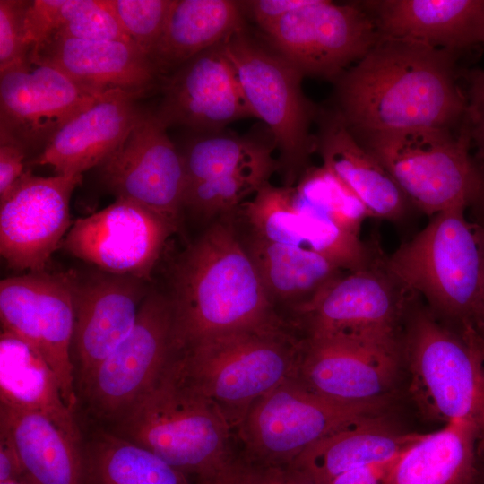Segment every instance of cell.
I'll return each mask as SVG.
<instances>
[{
    "label": "cell",
    "mask_w": 484,
    "mask_h": 484,
    "mask_svg": "<svg viewBox=\"0 0 484 484\" xmlns=\"http://www.w3.org/2000/svg\"><path fill=\"white\" fill-rule=\"evenodd\" d=\"M456 59L445 50L379 38L333 82V109L351 132L456 130L466 110Z\"/></svg>",
    "instance_id": "cell-1"
},
{
    "label": "cell",
    "mask_w": 484,
    "mask_h": 484,
    "mask_svg": "<svg viewBox=\"0 0 484 484\" xmlns=\"http://www.w3.org/2000/svg\"><path fill=\"white\" fill-rule=\"evenodd\" d=\"M235 213L213 220L174 264L168 295L178 352L220 333L284 321L241 241Z\"/></svg>",
    "instance_id": "cell-2"
},
{
    "label": "cell",
    "mask_w": 484,
    "mask_h": 484,
    "mask_svg": "<svg viewBox=\"0 0 484 484\" xmlns=\"http://www.w3.org/2000/svg\"><path fill=\"white\" fill-rule=\"evenodd\" d=\"M467 209L430 217L412 238L385 257L389 270L443 324L478 332L484 300V234Z\"/></svg>",
    "instance_id": "cell-3"
},
{
    "label": "cell",
    "mask_w": 484,
    "mask_h": 484,
    "mask_svg": "<svg viewBox=\"0 0 484 484\" xmlns=\"http://www.w3.org/2000/svg\"><path fill=\"white\" fill-rule=\"evenodd\" d=\"M177 356L107 428L186 475L200 478L234 461L229 449L232 427L216 403L183 378Z\"/></svg>",
    "instance_id": "cell-4"
},
{
    "label": "cell",
    "mask_w": 484,
    "mask_h": 484,
    "mask_svg": "<svg viewBox=\"0 0 484 484\" xmlns=\"http://www.w3.org/2000/svg\"><path fill=\"white\" fill-rule=\"evenodd\" d=\"M303 344L284 320L212 335L179 352L177 363L233 428L255 401L297 376Z\"/></svg>",
    "instance_id": "cell-5"
},
{
    "label": "cell",
    "mask_w": 484,
    "mask_h": 484,
    "mask_svg": "<svg viewBox=\"0 0 484 484\" xmlns=\"http://www.w3.org/2000/svg\"><path fill=\"white\" fill-rule=\"evenodd\" d=\"M410 393L421 413L471 425L484 456V339L440 322L419 297L402 331Z\"/></svg>",
    "instance_id": "cell-6"
},
{
    "label": "cell",
    "mask_w": 484,
    "mask_h": 484,
    "mask_svg": "<svg viewBox=\"0 0 484 484\" xmlns=\"http://www.w3.org/2000/svg\"><path fill=\"white\" fill-rule=\"evenodd\" d=\"M351 132V131H350ZM428 217L455 207L484 216V164L471 154L463 120L456 130L351 132Z\"/></svg>",
    "instance_id": "cell-7"
},
{
    "label": "cell",
    "mask_w": 484,
    "mask_h": 484,
    "mask_svg": "<svg viewBox=\"0 0 484 484\" xmlns=\"http://www.w3.org/2000/svg\"><path fill=\"white\" fill-rule=\"evenodd\" d=\"M220 46L253 117L271 130L284 186H293L309 168V156L315 151L310 126L320 110L303 93L304 76L275 50L248 37L244 28Z\"/></svg>",
    "instance_id": "cell-8"
},
{
    "label": "cell",
    "mask_w": 484,
    "mask_h": 484,
    "mask_svg": "<svg viewBox=\"0 0 484 484\" xmlns=\"http://www.w3.org/2000/svg\"><path fill=\"white\" fill-rule=\"evenodd\" d=\"M393 400L346 403L291 377L255 401L238 425L247 462L290 465L311 445L353 422L387 414Z\"/></svg>",
    "instance_id": "cell-9"
},
{
    "label": "cell",
    "mask_w": 484,
    "mask_h": 484,
    "mask_svg": "<svg viewBox=\"0 0 484 484\" xmlns=\"http://www.w3.org/2000/svg\"><path fill=\"white\" fill-rule=\"evenodd\" d=\"M379 246L366 266L344 272L291 312L305 336H400L419 298L387 267Z\"/></svg>",
    "instance_id": "cell-10"
},
{
    "label": "cell",
    "mask_w": 484,
    "mask_h": 484,
    "mask_svg": "<svg viewBox=\"0 0 484 484\" xmlns=\"http://www.w3.org/2000/svg\"><path fill=\"white\" fill-rule=\"evenodd\" d=\"M174 327L169 295L150 289L130 333L78 393L93 419L111 424L158 380L178 354Z\"/></svg>",
    "instance_id": "cell-11"
},
{
    "label": "cell",
    "mask_w": 484,
    "mask_h": 484,
    "mask_svg": "<svg viewBox=\"0 0 484 484\" xmlns=\"http://www.w3.org/2000/svg\"><path fill=\"white\" fill-rule=\"evenodd\" d=\"M0 318L3 333L26 344L50 367L65 402L74 412L73 271L27 272L1 280Z\"/></svg>",
    "instance_id": "cell-12"
},
{
    "label": "cell",
    "mask_w": 484,
    "mask_h": 484,
    "mask_svg": "<svg viewBox=\"0 0 484 484\" xmlns=\"http://www.w3.org/2000/svg\"><path fill=\"white\" fill-rule=\"evenodd\" d=\"M402 366V334L305 336L297 378L341 402L374 403L393 400Z\"/></svg>",
    "instance_id": "cell-13"
},
{
    "label": "cell",
    "mask_w": 484,
    "mask_h": 484,
    "mask_svg": "<svg viewBox=\"0 0 484 484\" xmlns=\"http://www.w3.org/2000/svg\"><path fill=\"white\" fill-rule=\"evenodd\" d=\"M272 49L304 77L336 81L378 41L359 2L310 0L263 30Z\"/></svg>",
    "instance_id": "cell-14"
},
{
    "label": "cell",
    "mask_w": 484,
    "mask_h": 484,
    "mask_svg": "<svg viewBox=\"0 0 484 484\" xmlns=\"http://www.w3.org/2000/svg\"><path fill=\"white\" fill-rule=\"evenodd\" d=\"M179 229L159 213L125 198L77 219L61 248L99 271L145 281L167 240Z\"/></svg>",
    "instance_id": "cell-15"
},
{
    "label": "cell",
    "mask_w": 484,
    "mask_h": 484,
    "mask_svg": "<svg viewBox=\"0 0 484 484\" xmlns=\"http://www.w3.org/2000/svg\"><path fill=\"white\" fill-rule=\"evenodd\" d=\"M155 111L143 110L120 147L99 168L116 198L137 203L181 228L186 170Z\"/></svg>",
    "instance_id": "cell-16"
},
{
    "label": "cell",
    "mask_w": 484,
    "mask_h": 484,
    "mask_svg": "<svg viewBox=\"0 0 484 484\" xmlns=\"http://www.w3.org/2000/svg\"><path fill=\"white\" fill-rule=\"evenodd\" d=\"M82 175L42 177L27 169L0 200V254L9 267L46 271L69 231L70 200Z\"/></svg>",
    "instance_id": "cell-17"
},
{
    "label": "cell",
    "mask_w": 484,
    "mask_h": 484,
    "mask_svg": "<svg viewBox=\"0 0 484 484\" xmlns=\"http://www.w3.org/2000/svg\"><path fill=\"white\" fill-rule=\"evenodd\" d=\"M99 97L47 65L29 62L0 73V142L39 152L68 120Z\"/></svg>",
    "instance_id": "cell-18"
},
{
    "label": "cell",
    "mask_w": 484,
    "mask_h": 484,
    "mask_svg": "<svg viewBox=\"0 0 484 484\" xmlns=\"http://www.w3.org/2000/svg\"><path fill=\"white\" fill-rule=\"evenodd\" d=\"M147 283L101 271L84 278L73 272L72 360L78 393L134 327L151 289Z\"/></svg>",
    "instance_id": "cell-19"
},
{
    "label": "cell",
    "mask_w": 484,
    "mask_h": 484,
    "mask_svg": "<svg viewBox=\"0 0 484 484\" xmlns=\"http://www.w3.org/2000/svg\"><path fill=\"white\" fill-rule=\"evenodd\" d=\"M220 44L198 54L162 80V98L155 113L167 128L182 125L216 134L229 123L254 117Z\"/></svg>",
    "instance_id": "cell-20"
},
{
    "label": "cell",
    "mask_w": 484,
    "mask_h": 484,
    "mask_svg": "<svg viewBox=\"0 0 484 484\" xmlns=\"http://www.w3.org/2000/svg\"><path fill=\"white\" fill-rule=\"evenodd\" d=\"M29 60L56 68L96 96L119 91L140 98L160 76L151 58L129 41L52 38L34 48Z\"/></svg>",
    "instance_id": "cell-21"
},
{
    "label": "cell",
    "mask_w": 484,
    "mask_h": 484,
    "mask_svg": "<svg viewBox=\"0 0 484 484\" xmlns=\"http://www.w3.org/2000/svg\"><path fill=\"white\" fill-rule=\"evenodd\" d=\"M379 38L420 44L458 56L484 45V0L359 1Z\"/></svg>",
    "instance_id": "cell-22"
},
{
    "label": "cell",
    "mask_w": 484,
    "mask_h": 484,
    "mask_svg": "<svg viewBox=\"0 0 484 484\" xmlns=\"http://www.w3.org/2000/svg\"><path fill=\"white\" fill-rule=\"evenodd\" d=\"M136 96L109 91L68 120L30 164L55 175H82L100 167L120 147L143 112Z\"/></svg>",
    "instance_id": "cell-23"
},
{
    "label": "cell",
    "mask_w": 484,
    "mask_h": 484,
    "mask_svg": "<svg viewBox=\"0 0 484 484\" xmlns=\"http://www.w3.org/2000/svg\"><path fill=\"white\" fill-rule=\"evenodd\" d=\"M315 135L323 166L364 204L370 218L402 224L417 211L383 165L333 110L320 109Z\"/></svg>",
    "instance_id": "cell-24"
},
{
    "label": "cell",
    "mask_w": 484,
    "mask_h": 484,
    "mask_svg": "<svg viewBox=\"0 0 484 484\" xmlns=\"http://www.w3.org/2000/svg\"><path fill=\"white\" fill-rule=\"evenodd\" d=\"M0 436L14 447L35 484H85L79 441L49 416L0 403Z\"/></svg>",
    "instance_id": "cell-25"
},
{
    "label": "cell",
    "mask_w": 484,
    "mask_h": 484,
    "mask_svg": "<svg viewBox=\"0 0 484 484\" xmlns=\"http://www.w3.org/2000/svg\"><path fill=\"white\" fill-rule=\"evenodd\" d=\"M423 434L395 428L387 414L347 425L307 447L291 466L318 484L363 466L389 461L421 438Z\"/></svg>",
    "instance_id": "cell-26"
},
{
    "label": "cell",
    "mask_w": 484,
    "mask_h": 484,
    "mask_svg": "<svg viewBox=\"0 0 484 484\" xmlns=\"http://www.w3.org/2000/svg\"><path fill=\"white\" fill-rule=\"evenodd\" d=\"M480 471L479 441L474 428L453 420L403 451L384 484H475Z\"/></svg>",
    "instance_id": "cell-27"
},
{
    "label": "cell",
    "mask_w": 484,
    "mask_h": 484,
    "mask_svg": "<svg viewBox=\"0 0 484 484\" xmlns=\"http://www.w3.org/2000/svg\"><path fill=\"white\" fill-rule=\"evenodd\" d=\"M240 2L172 0L151 61L161 75L220 45L243 27Z\"/></svg>",
    "instance_id": "cell-28"
},
{
    "label": "cell",
    "mask_w": 484,
    "mask_h": 484,
    "mask_svg": "<svg viewBox=\"0 0 484 484\" xmlns=\"http://www.w3.org/2000/svg\"><path fill=\"white\" fill-rule=\"evenodd\" d=\"M239 235L275 307L282 305L293 310L346 272L308 248Z\"/></svg>",
    "instance_id": "cell-29"
},
{
    "label": "cell",
    "mask_w": 484,
    "mask_h": 484,
    "mask_svg": "<svg viewBox=\"0 0 484 484\" xmlns=\"http://www.w3.org/2000/svg\"><path fill=\"white\" fill-rule=\"evenodd\" d=\"M0 403L40 411L82 441L74 412L65 402L53 371L30 347L3 333Z\"/></svg>",
    "instance_id": "cell-30"
},
{
    "label": "cell",
    "mask_w": 484,
    "mask_h": 484,
    "mask_svg": "<svg viewBox=\"0 0 484 484\" xmlns=\"http://www.w3.org/2000/svg\"><path fill=\"white\" fill-rule=\"evenodd\" d=\"M82 450L85 484H190L162 458L107 428H96Z\"/></svg>",
    "instance_id": "cell-31"
},
{
    "label": "cell",
    "mask_w": 484,
    "mask_h": 484,
    "mask_svg": "<svg viewBox=\"0 0 484 484\" xmlns=\"http://www.w3.org/2000/svg\"><path fill=\"white\" fill-rule=\"evenodd\" d=\"M272 148L253 140L219 134L198 137L182 153L186 186L208 178L236 176L259 185L279 170Z\"/></svg>",
    "instance_id": "cell-32"
},
{
    "label": "cell",
    "mask_w": 484,
    "mask_h": 484,
    "mask_svg": "<svg viewBox=\"0 0 484 484\" xmlns=\"http://www.w3.org/2000/svg\"><path fill=\"white\" fill-rule=\"evenodd\" d=\"M236 217L243 220L249 235L268 242L305 247L293 186L264 184L252 199L239 206Z\"/></svg>",
    "instance_id": "cell-33"
},
{
    "label": "cell",
    "mask_w": 484,
    "mask_h": 484,
    "mask_svg": "<svg viewBox=\"0 0 484 484\" xmlns=\"http://www.w3.org/2000/svg\"><path fill=\"white\" fill-rule=\"evenodd\" d=\"M295 202L329 217L359 235L364 220L370 218L361 201L331 171L309 167L294 186Z\"/></svg>",
    "instance_id": "cell-34"
},
{
    "label": "cell",
    "mask_w": 484,
    "mask_h": 484,
    "mask_svg": "<svg viewBox=\"0 0 484 484\" xmlns=\"http://www.w3.org/2000/svg\"><path fill=\"white\" fill-rule=\"evenodd\" d=\"M263 185L236 176L218 177L186 186L184 211L207 221L235 212Z\"/></svg>",
    "instance_id": "cell-35"
},
{
    "label": "cell",
    "mask_w": 484,
    "mask_h": 484,
    "mask_svg": "<svg viewBox=\"0 0 484 484\" xmlns=\"http://www.w3.org/2000/svg\"><path fill=\"white\" fill-rule=\"evenodd\" d=\"M105 3L129 39L151 58L172 0H105Z\"/></svg>",
    "instance_id": "cell-36"
},
{
    "label": "cell",
    "mask_w": 484,
    "mask_h": 484,
    "mask_svg": "<svg viewBox=\"0 0 484 484\" xmlns=\"http://www.w3.org/2000/svg\"><path fill=\"white\" fill-rule=\"evenodd\" d=\"M52 38L133 42L105 0H84L82 5L50 39Z\"/></svg>",
    "instance_id": "cell-37"
},
{
    "label": "cell",
    "mask_w": 484,
    "mask_h": 484,
    "mask_svg": "<svg viewBox=\"0 0 484 484\" xmlns=\"http://www.w3.org/2000/svg\"><path fill=\"white\" fill-rule=\"evenodd\" d=\"M84 0L28 1L24 13V44L30 53L50 39L82 5Z\"/></svg>",
    "instance_id": "cell-38"
},
{
    "label": "cell",
    "mask_w": 484,
    "mask_h": 484,
    "mask_svg": "<svg viewBox=\"0 0 484 484\" xmlns=\"http://www.w3.org/2000/svg\"><path fill=\"white\" fill-rule=\"evenodd\" d=\"M27 3L0 0V73L30 62L23 26Z\"/></svg>",
    "instance_id": "cell-39"
},
{
    "label": "cell",
    "mask_w": 484,
    "mask_h": 484,
    "mask_svg": "<svg viewBox=\"0 0 484 484\" xmlns=\"http://www.w3.org/2000/svg\"><path fill=\"white\" fill-rule=\"evenodd\" d=\"M466 99L463 122L468 128L475 158L484 164V69L459 71Z\"/></svg>",
    "instance_id": "cell-40"
},
{
    "label": "cell",
    "mask_w": 484,
    "mask_h": 484,
    "mask_svg": "<svg viewBox=\"0 0 484 484\" xmlns=\"http://www.w3.org/2000/svg\"><path fill=\"white\" fill-rule=\"evenodd\" d=\"M246 484H318L291 465L262 466L240 462Z\"/></svg>",
    "instance_id": "cell-41"
},
{
    "label": "cell",
    "mask_w": 484,
    "mask_h": 484,
    "mask_svg": "<svg viewBox=\"0 0 484 484\" xmlns=\"http://www.w3.org/2000/svg\"><path fill=\"white\" fill-rule=\"evenodd\" d=\"M310 0H251L240 2L257 25L264 30L287 14L299 9Z\"/></svg>",
    "instance_id": "cell-42"
},
{
    "label": "cell",
    "mask_w": 484,
    "mask_h": 484,
    "mask_svg": "<svg viewBox=\"0 0 484 484\" xmlns=\"http://www.w3.org/2000/svg\"><path fill=\"white\" fill-rule=\"evenodd\" d=\"M28 151L22 146L0 142V200L3 199L22 177L25 169Z\"/></svg>",
    "instance_id": "cell-43"
},
{
    "label": "cell",
    "mask_w": 484,
    "mask_h": 484,
    "mask_svg": "<svg viewBox=\"0 0 484 484\" xmlns=\"http://www.w3.org/2000/svg\"><path fill=\"white\" fill-rule=\"evenodd\" d=\"M397 457L345 471L335 477L329 484H384Z\"/></svg>",
    "instance_id": "cell-44"
},
{
    "label": "cell",
    "mask_w": 484,
    "mask_h": 484,
    "mask_svg": "<svg viewBox=\"0 0 484 484\" xmlns=\"http://www.w3.org/2000/svg\"><path fill=\"white\" fill-rule=\"evenodd\" d=\"M29 480L13 445L0 436V482Z\"/></svg>",
    "instance_id": "cell-45"
},
{
    "label": "cell",
    "mask_w": 484,
    "mask_h": 484,
    "mask_svg": "<svg viewBox=\"0 0 484 484\" xmlns=\"http://www.w3.org/2000/svg\"><path fill=\"white\" fill-rule=\"evenodd\" d=\"M197 479V484H246L240 462L236 461Z\"/></svg>",
    "instance_id": "cell-46"
},
{
    "label": "cell",
    "mask_w": 484,
    "mask_h": 484,
    "mask_svg": "<svg viewBox=\"0 0 484 484\" xmlns=\"http://www.w3.org/2000/svg\"><path fill=\"white\" fill-rule=\"evenodd\" d=\"M475 484H484V457L480 458V471Z\"/></svg>",
    "instance_id": "cell-47"
},
{
    "label": "cell",
    "mask_w": 484,
    "mask_h": 484,
    "mask_svg": "<svg viewBox=\"0 0 484 484\" xmlns=\"http://www.w3.org/2000/svg\"><path fill=\"white\" fill-rule=\"evenodd\" d=\"M480 223H481L483 234H484V218L480 220ZM479 331H480V335L484 339V300H483V308H482V314L480 317Z\"/></svg>",
    "instance_id": "cell-48"
},
{
    "label": "cell",
    "mask_w": 484,
    "mask_h": 484,
    "mask_svg": "<svg viewBox=\"0 0 484 484\" xmlns=\"http://www.w3.org/2000/svg\"><path fill=\"white\" fill-rule=\"evenodd\" d=\"M0 484H35L30 480H11L5 482H0Z\"/></svg>",
    "instance_id": "cell-49"
}]
</instances>
